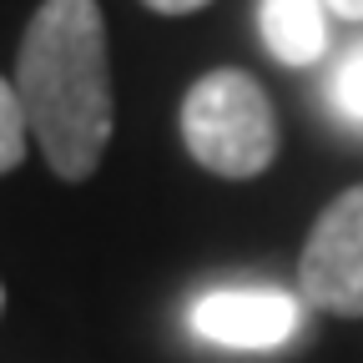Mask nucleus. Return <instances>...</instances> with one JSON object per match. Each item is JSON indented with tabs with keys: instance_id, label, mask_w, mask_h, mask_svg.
<instances>
[{
	"instance_id": "nucleus-6",
	"label": "nucleus",
	"mask_w": 363,
	"mask_h": 363,
	"mask_svg": "<svg viewBox=\"0 0 363 363\" xmlns=\"http://www.w3.org/2000/svg\"><path fill=\"white\" fill-rule=\"evenodd\" d=\"M26 157V111L16 96V81L0 76V177Z\"/></svg>"
},
{
	"instance_id": "nucleus-3",
	"label": "nucleus",
	"mask_w": 363,
	"mask_h": 363,
	"mask_svg": "<svg viewBox=\"0 0 363 363\" xmlns=\"http://www.w3.org/2000/svg\"><path fill=\"white\" fill-rule=\"evenodd\" d=\"M308 308L333 318H363V187H348L323 207L298 257Z\"/></svg>"
},
{
	"instance_id": "nucleus-7",
	"label": "nucleus",
	"mask_w": 363,
	"mask_h": 363,
	"mask_svg": "<svg viewBox=\"0 0 363 363\" xmlns=\"http://www.w3.org/2000/svg\"><path fill=\"white\" fill-rule=\"evenodd\" d=\"M333 106L348 121H363V45H353L343 66L333 71Z\"/></svg>"
},
{
	"instance_id": "nucleus-2",
	"label": "nucleus",
	"mask_w": 363,
	"mask_h": 363,
	"mask_svg": "<svg viewBox=\"0 0 363 363\" xmlns=\"http://www.w3.org/2000/svg\"><path fill=\"white\" fill-rule=\"evenodd\" d=\"M182 142L207 172L247 182L278 157V111L257 76L217 66L182 96Z\"/></svg>"
},
{
	"instance_id": "nucleus-1",
	"label": "nucleus",
	"mask_w": 363,
	"mask_h": 363,
	"mask_svg": "<svg viewBox=\"0 0 363 363\" xmlns=\"http://www.w3.org/2000/svg\"><path fill=\"white\" fill-rule=\"evenodd\" d=\"M16 96L56 177L86 182L111 142V61L96 0H40L21 35Z\"/></svg>"
},
{
	"instance_id": "nucleus-4",
	"label": "nucleus",
	"mask_w": 363,
	"mask_h": 363,
	"mask_svg": "<svg viewBox=\"0 0 363 363\" xmlns=\"http://www.w3.org/2000/svg\"><path fill=\"white\" fill-rule=\"evenodd\" d=\"M303 323V308L283 288H217L192 303V333L212 348L267 353L283 348Z\"/></svg>"
},
{
	"instance_id": "nucleus-10",
	"label": "nucleus",
	"mask_w": 363,
	"mask_h": 363,
	"mask_svg": "<svg viewBox=\"0 0 363 363\" xmlns=\"http://www.w3.org/2000/svg\"><path fill=\"white\" fill-rule=\"evenodd\" d=\"M0 313H6V288H0Z\"/></svg>"
},
{
	"instance_id": "nucleus-5",
	"label": "nucleus",
	"mask_w": 363,
	"mask_h": 363,
	"mask_svg": "<svg viewBox=\"0 0 363 363\" xmlns=\"http://www.w3.org/2000/svg\"><path fill=\"white\" fill-rule=\"evenodd\" d=\"M328 6L323 0H262L257 6V30L262 45L283 66H313L328 51Z\"/></svg>"
},
{
	"instance_id": "nucleus-8",
	"label": "nucleus",
	"mask_w": 363,
	"mask_h": 363,
	"mask_svg": "<svg viewBox=\"0 0 363 363\" xmlns=\"http://www.w3.org/2000/svg\"><path fill=\"white\" fill-rule=\"evenodd\" d=\"M147 6H152L157 16H192V11L207 6V0H147Z\"/></svg>"
},
{
	"instance_id": "nucleus-9",
	"label": "nucleus",
	"mask_w": 363,
	"mask_h": 363,
	"mask_svg": "<svg viewBox=\"0 0 363 363\" xmlns=\"http://www.w3.org/2000/svg\"><path fill=\"white\" fill-rule=\"evenodd\" d=\"M323 6L333 16H343V21H363V0H323Z\"/></svg>"
}]
</instances>
